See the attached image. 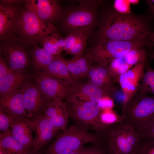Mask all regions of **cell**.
<instances>
[{
    "label": "cell",
    "mask_w": 154,
    "mask_h": 154,
    "mask_svg": "<svg viewBox=\"0 0 154 154\" xmlns=\"http://www.w3.org/2000/svg\"><path fill=\"white\" fill-rule=\"evenodd\" d=\"M154 18L149 14H123L114 8H104L99 14L97 40H149L153 29Z\"/></svg>",
    "instance_id": "obj_1"
},
{
    "label": "cell",
    "mask_w": 154,
    "mask_h": 154,
    "mask_svg": "<svg viewBox=\"0 0 154 154\" xmlns=\"http://www.w3.org/2000/svg\"><path fill=\"white\" fill-rule=\"evenodd\" d=\"M77 4H72L62 8L59 21L61 30L68 35L82 29L92 30L97 26L99 13L98 9L102 1L80 0Z\"/></svg>",
    "instance_id": "obj_2"
},
{
    "label": "cell",
    "mask_w": 154,
    "mask_h": 154,
    "mask_svg": "<svg viewBox=\"0 0 154 154\" xmlns=\"http://www.w3.org/2000/svg\"><path fill=\"white\" fill-rule=\"evenodd\" d=\"M149 40L122 41L100 39L87 49L86 55L92 63L108 66L114 60L123 57L133 49L153 47Z\"/></svg>",
    "instance_id": "obj_3"
},
{
    "label": "cell",
    "mask_w": 154,
    "mask_h": 154,
    "mask_svg": "<svg viewBox=\"0 0 154 154\" xmlns=\"http://www.w3.org/2000/svg\"><path fill=\"white\" fill-rule=\"evenodd\" d=\"M103 137L76 124L67 128L52 143L40 151L41 154H68L89 143H104Z\"/></svg>",
    "instance_id": "obj_4"
},
{
    "label": "cell",
    "mask_w": 154,
    "mask_h": 154,
    "mask_svg": "<svg viewBox=\"0 0 154 154\" xmlns=\"http://www.w3.org/2000/svg\"><path fill=\"white\" fill-rule=\"evenodd\" d=\"M65 103L70 117L75 124L88 131L96 132L102 137L111 126L104 124L100 119L102 111L97 103L67 100Z\"/></svg>",
    "instance_id": "obj_5"
},
{
    "label": "cell",
    "mask_w": 154,
    "mask_h": 154,
    "mask_svg": "<svg viewBox=\"0 0 154 154\" xmlns=\"http://www.w3.org/2000/svg\"><path fill=\"white\" fill-rule=\"evenodd\" d=\"M57 30L53 24L40 19L25 7L20 10L15 33L24 43L33 44L41 42L45 37Z\"/></svg>",
    "instance_id": "obj_6"
},
{
    "label": "cell",
    "mask_w": 154,
    "mask_h": 154,
    "mask_svg": "<svg viewBox=\"0 0 154 154\" xmlns=\"http://www.w3.org/2000/svg\"><path fill=\"white\" fill-rule=\"evenodd\" d=\"M121 116L139 132L154 117V97L137 92L123 108Z\"/></svg>",
    "instance_id": "obj_7"
},
{
    "label": "cell",
    "mask_w": 154,
    "mask_h": 154,
    "mask_svg": "<svg viewBox=\"0 0 154 154\" xmlns=\"http://www.w3.org/2000/svg\"><path fill=\"white\" fill-rule=\"evenodd\" d=\"M34 78L41 91L53 100H66L71 93L75 83L57 79L41 72H37Z\"/></svg>",
    "instance_id": "obj_8"
},
{
    "label": "cell",
    "mask_w": 154,
    "mask_h": 154,
    "mask_svg": "<svg viewBox=\"0 0 154 154\" xmlns=\"http://www.w3.org/2000/svg\"><path fill=\"white\" fill-rule=\"evenodd\" d=\"M24 105L29 118L43 115L52 100L41 91L35 83L30 82L23 89Z\"/></svg>",
    "instance_id": "obj_9"
},
{
    "label": "cell",
    "mask_w": 154,
    "mask_h": 154,
    "mask_svg": "<svg viewBox=\"0 0 154 154\" xmlns=\"http://www.w3.org/2000/svg\"><path fill=\"white\" fill-rule=\"evenodd\" d=\"M31 127L35 133L33 149L39 152L57 134L59 130L55 127L43 115L29 118Z\"/></svg>",
    "instance_id": "obj_10"
},
{
    "label": "cell",
    "mask_w": 154,
    "mask_h": 154,
    "mask_svg": "<svg viewBox=\"0 0 154 154\" xmlns=\"http://www.w3.org/2000/svg\"><path fill=\"white\" fill-rule=\"evenodd\" d=\"M146 63L140 62L119 76L118 83L123 93V108L136 93L143 77Z\"/></svg>",
    "instance_id": "obj_11"
},
{
    "label": "cell",
    "mask_w": 154,
    "mask_h": 154,
    "mask_svg": "<svg viewBox=\"0 0 154 154\" xmlns=\"http://www.w3.org/2000/svg\"><path fill=\"white\" fill-rule=\"evenodd\" d=\"M103 138L108 154H135L127 141L121 122L111 126Z\"/></svg>",
    "instance_id": "obj_12"
},
{
    "label": "cell",
    "mask_w": 154,
    "mask_h": 154,
    "mask_svg": "<svg viewBox=\"0 0 154 154\" xmlns=\"http://www.w3.org/2000/svg\"><path fill=\"white\" fill-rule=\"evenodd\" d=\"M25 7L38 17L52 24L60 20L62 9L59 2L56 0H27Z\"/></svg>",
    "instance_id": "obj_13"
},
{
    "label": "cell",
    "mask_w": 154,
    "mask_h": 154,
    "mask_svg": "<svg viewBox=\"0 0 154 154\" xmlns=\"http://www.w3.org/2000/svg\"><path fill=\"white\" fill-rule=\"evenodd\" d=\"M0 53L13 71L25 70L28 65L27 54L24 47L17 43L9 41L1 44Z\"/></svg>",
    "instance_id": "obj_14"
},
{
    "label": "cell",
    "mask_w": 154,
    "mask_h": 154,
    "mask_svg": "<svg viewBox=\"0 0 154 154\" xmlns=\"http://www.w3.org/2000/svg\"><path fill=\"white\" fill-rule=\"evenodd\" d=\"M23 89L0 96V109L15 119L28 117L24 105Z\"/></svg>",
    "instance_id": "obj_15"
},
{
    "label": "cell",
    "mask_w": 154,
    "mask_h": 154,
    "mask_svg": "<svg viewBox=\"0 0 154 154\" xmlns=\"http://www.w3.org/2000/svg\"><path fill=\"white\" fill-rule=\"evenodd\" d=\"M20 11L15 5L0 6L1 40L11 38L15 32Z\"/></svg>",
    "instance_id": "obj_16"
},
{
    "label": "cell",
    "mask_w": 154,
    "mask_h": 154,
    "mask_svg": "<svg viewBox=\"0 0 154 154\" xmlns=\"http://www.w3.org/2000/svg\"><path fill=\"white\" fill-rule=\"evenodd\" d=\"M87 77L89 82L101 88L112 98L117 82L110 73L108 66L97 64L91 66Z\"/></svg>",
    "instance_id": "obj_17"
},
{
    "label": "cell",
    "mask_w": 154,
    "mask_h": 154,
    "mask_svg": "<svg viewBox=\"0 0 154 154\" xmlns=\"http://www.w3.org/2000/svg\"><path fill=\"white\" fill-rule=\"evenodd\" d=\"M105 96H110L103 90L89 82L83 84L76 82L71 93L66 100L97 103Z\"/></svg>",
    "instance_id": "obj_18"
},
{
    "label": "cell",
    "mask_w": 154,
    "mask_h": 154,
    "mask_svg": "<svg viewBox=\"0 0 154 154\" xmlns=\"http://www.w3.org/2000/svg\"><path fill=\"white\" fill-rule=\"evenodd\" d=\"M31 79L25 70L13 71L0 79V96L23 90L31 82Z\"/></svg>",
    "instance_id": "obj_19"
},
{
    "label": "cell",
    "mask_w": 154,
    "mask_h": 154,
    "mask_svg": "<svg viewBox=\"0 0 154 154\" xmlns=\"http://www.w3.org/2000/svg\"><path fill=\"white\" fill-rule=\"evenodd\" d=\"M43 115L56 129L65 130L69 117L65 103L59 100H52Z\"/></svg>",
    "instance_id": "obj_20"
},
{
    "label": "cell",
    "mask_w": 154,
    "mask_h": 154,
    "mask_svg": "<svg viewBox=\"0 0 154 154\" xmlns=\"http://www.w3.org/2000/svg\"><path fill=\"white\" fill-rule=\"evenodd\" d=\"M13 135L28 149H33L34 141L33 130L29 118L16 119L10 126Z\"/></svg>",
    "instance_id": "obj_21"
},
{
    "label": "cell",
    "mask_w": 154,
    "mask_h": 154,
    "mask_svg": "<svg viewBox=\"0 0 154 154\" xmlns=\"http://www.w3.org/2000/svg\"><path fill=\"white\" fill-rule=\"evenodd\" d=\"M92 30L86 28L72 32L66 37L64 50L70 54L76 55L83 53L89 36Z\"/></svg>",
    "instance_id": "obj_22"
},
{
    "label": "cell",
    "mask_w": 154,
    "mask_h": 154,
    "mask_svg": "<svg viewBox=\"0 0 154 154\" xmlns=\"http://www.w3.org/2000/svg\"><path fill=\"white\" fill-rule=\"evenodd\" d=\"M68 69L73 79L77 80L87 77L92 62L88 57L83 53L74 56L71 58L65 59Z\"/></svg>",
    "instance_id": "obj_23"
},
{
    "label": "cell",
    "mask_w": 154,
    "mask_h": 154,
    "mask_svg": "<svg viewBox=\"0 0 154 154\" xmlns=\"http://www.w3.org/2000/svg\"><path fill=\"white\" fill-rule=\"evenodd\" d=\"M40 72L71 83L76 82L68 69L65 59L60 55L56 56L53 61Z\"/></svg>",
    "instance_id": "obj_24"
},
{
    "label": "cell",
    "mask_w": 154,
    "mask_h": 154,
    "mask_svg": "<svg viewBox=\"0 0 154 154\" xmlns=\"http://www.w3.org/2000/svg\"><path fill=\"white\" fill-rule=\"evenodd\" d=\"M0 147L11 154H23L28 150L12 135L10 129L0 133Z\"/></svg>",
    "instance_id": "obj_25"
},
{
    "label": "cell",
    "mask_w": 154,
    "mask_h": 154,
    "mask_svg": "<svg viewBox=\"0 0 154 154\" xmlns=\"http://www.w3.org/2000/svg\"><path fill=\"white\" fill-rule=\"evenodd\" d=\"M66 38H63L56 32L52 33L42 39L43 48L54 55H60L64 50Z\"/></svg>",
    "instance_id": "obj_26"
},
{
    "label": "cell",
    "mask_w": 154,
    "mask_h": 154,
    "mask_svg": "<svg viewBox=\"0 0 154 154\" xmlns=\"http://www.w3.org/2000/svg\"><path fill=\"white\" fill-rule=\"evenodd\" d=\"M57 55H54L43 48L36 46L32 52L33 66L37 72L42 71L50 64Z\"/></svg>",
    "instance_id": "obj_27"
},
{
    "label": "cell",
    "mask_w": 154,
    "mask_h": 154,
    "mask_svg": "<svg viewBox=\"0 0 154 154\" xmlns=\"http://www.w3.org/2000/svg\"><path fill=\"white\" fill-rule=\"evenodd\" d=\"M145 71L137 92L147 94L151 93L154 96V69L147 61L146 62Z\"/></svg>",
    "instance_id": "obj_28"
},
{
    "label": "cell",
    "mask_w": 154,
    "mask_h": 154,
    "mask_svg": "<svg viewBox=\"0 0 154 154\" xmlns=\"http://www.w3.org/2000/svg\"><path fill=\"white\" fill-rule=\"evenodd\" d=\"M145 48L132 49L122 58L128 64L133 66L140 63H146L148 52Z\"/></svg>",
    "instance_id": "obj_29"
},
{
    "label": "cell",
    "mask_w": 154,
    "mask_h": 154,
    "mask_svg": "<svg viewBox=\"0 0 154 154\" xmlns=\"http://www.w3.org/2000/svg\"><path fill=\"white\" fill-rule=\"evenodd\" d=\"M122 58L115 59L108 66L109 72L117 83L120 75L126 72L132 67Z\"/></svg>",
    "instance_id": "obj_30"
},
{
    "label": "cell",
    "mask_w": 154,
    "mask_h": 154,
    "mask_svg": "<svg viewBox=\"0 0 154 154\" xmlns=\"http://www.w3.org/2000/svg\"><path fill=\"white\" fill-rule=\"evenodd\" d=\"M121 123L128 143L136 152L141 140L138 133L132 126L124 120L121 122Z\"/></svg>",
    "instance_id": "obj_31"
},
{
    "label": "cell",
    "mask_w": 154,
    "mask_h": 154,
    "mask_svg": "<svg viewBox=\"0 0 154 154\" xmlns=\"http://www.w3.org/2000/svg\"><path fill=\"white\" fill-rule=\"evenodd\" d=\"M68 154H108L104 143L82 146Z\"/></svg>",
    "instance_id": "obj_32"
},
{
    "label": "cell",
    "mask_w": 154,
    "mask_h": 154,
    "mask_svg": "<svg viewBox=\"0 0 154 154\" xmlns=\"http://www.w3.org/2000/svg\"><path fill=\"white\" fill-rule=\"evenodd\" d=\"M100 119L104 124L109 126L119 123L123 120L121 116H119L112 110L102 111Z\"/></svg>",
    "instance_id": "obj_33"
},
{
    "label": "cell",
    "mask_w": 154,
    "mask_h": 154,
    "mask_svg": "<svg viewBox=\"0 0 154 154\" xmlns=\"http://www.w3.org/2000/svg\"><path fill=\"white\" fill-rule=\"evenodd\" d=\"M135 154H154V139H141Z\"/></svg>",
    "instance_id": "obj_34"
},
{
    "label": "cell",
    "mask_w": 154,
    "mask_h": 154,
    "mask_svg": "<svg viewBox=\"0 0 154 154\" xmlns=\"http://www.w3.org/2000/svg\"><path fill=\"white\" fill-rule=\"evenodd\" d=\"M16 119L9 115L0 109V130L6 131Z\"/></svg>",
    "instance_id": "obj_35"
},
{
    "label": "cell",
    "mask_w": 154,
    "mask_h": 154,
    "mask_svg": "<svg viewBox=\"0 0 154 154\" xmlns=\"http://www.w3.org/2000/svg\"><path fill=\"white\" fill-rule=\"evenodd\" d=\"M138 133L141 139H154V117L143 129Z\"/></svg>",
    "instance_id": "obj_36"
},
{
    "label": "cell",
    "mask_w": 154,
    "mask_h": 154,
    "mask_svg": "<svg viewBox=\"0 0 154 154\" xmlns=\"http://www.w3.org/2000/svg\"><path fill=\"white\" fill-rule=\"evenodd\" d=\"M97 104L102 111L112 110L114 106L112 98L108 96L103 97Z\"/></svg>",
    "instance_id": "obj_37"
},
{
    "label": "cell",
    "mask_w": 154,
    "mask_h": 154,
    "mask_svg": "<svg viewBox=\"0 0 154 154\" xmlns=\"http://www.w3.org/2000/svg\"><path fill=\"white\" fill-rule=\"evenodd\" d=\"M127 3L124 1L116 0L115 1L114 8L117 12L123 14L129 13V8Z\"/></svg>",
    "instance_id": "obj_38"
},
{
    "label": "cell",
    "mask_w": 154,
    "mask_h": 154,
    "mask_svg": "<svg viewBox=\"0 0 154 154\" xmlns=\"http://www.w3.org/2000/svg\"><path fill=\"white\" fill-rule=\"evenodd\" d=\"M13 71L7 65L1 55L0 56V79Z\"/></svg>",
    "instance_id": "obj_39"
},
{
    "label": "cell",
    "mask_w": 154,
    "mask_h": 154,
    "mask_svg": "<svg viewBox=\"0 0 154 154\" xmlns=\"http://www.w3.org/2000/svg\"><path fill=\"white\" fill-rule=\"evenodd\" d=\"M22 1L20 0H1L0 5L11 6L19 3Z\"/></svg>",
    "instance_id": "obj_40"
},
{
    "label": "cell",
    "mask_w": 154,
    "mask_h": 154,
    "mask_svg": "<svg viewBox=\"0 0 154 154\" xmlns=\"http://www.w3.org/2000/svg\"><path fill=\"white\" fill-rule=\"evenodd\" d=\"M149 7V13L154 18V0L145 1Z\"/></svg>",
    "instance_id": "obj_41"
},
{
    "label": "cell",
    "mask_w": 154,
    "mask_h": 154,
    "mask_svg": "<svg viewBox=\"0 0 154 154\" xmlns=\"http://www.w3.org/2000/svg\"><path fill=\"white\" fill-rule=\"evenodd\" d=\"M149 40L154 47V30L151 32L149 36Z\"/></svg>",
    "instance_id": "obj_42"
},
{
    "label": "cell",
    "mask_w": 154,
    "mask_h": 154,
    "mask_svg": "<svg viewBox=\"0 0 154 154\" xmlns=\"http://www.w3.org/2000/svg\"><path fill=\"white\" fill-rule=\"evenodd\" d=\"M23 154H41L40 152L34 151L33 149L28 150Z\"/></svg>",
    "instance_id": "obj_43"
},
{
    "label": "cell",
    "mask_w": 154,
    "mask_h": 154,
    "mask_svg": "<svg viewBox=\"0 0 154 154\" xmlns=\"http://www.w3.org/2000/svg\"><path fill=\"white\" fill-rule=\"evenodd\" d=\"M149 49V51L148 52V56L150 57L151 59L154 60V50L152 49Z\"/></svg>",
    "instance_id": "obj_44"
},
{
    "label": "cell",
    "mask_w": 154,
    "mask_h": 154,
    "mask_svg": "<svg viewBox=\"0 0 154 154\" xmlns=\"http://www.w3.org/2000/svg\"><path fill=\"white\" fill-rule=\"evenodd\" d=\"M0 154H11V153L7 150L0 147Z\"/></svg>",
    "instance_id": "obj_45"
},
{
    "label": "cell",
    "mask_w": 154,
    "mask_h": 154,
    "mask_svg": "<svg viewBox=\"0 0 154 154\" xmlns=\"http://www.w3.org/2000/svg\"><path fill=\"white\" fill-rule=\"evenodd\" d=\"M128 2L131 3H136L137 2H138V1L136 0H129Z\"/></svg>",
    "instance_id": "obj_46"
}]
</instances>
